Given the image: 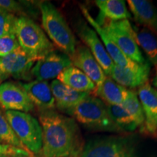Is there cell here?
I'll list each match as a JSON object with an SVG mask.
<instances>
[{
    "label": "cell",
    "instance_id": "obj_23",
    "mask_svg": "<svg viewBox=\"0 0 157 157\" xmlns=\"http://www.w3.org/2000/svg\"><path fill=\"white\" fill-rule=\"evenodd\" d=\"M107 109L111 120L122 132H132L139 128L132 117L121 105H107Z\"/></svg>",
    "mask_w": 157,
    "mask_h": 157
},
{
    "label": "cell",
    "instance_id": "obj_10",
    "mask_svg": "<svg viewBox=\"0 0 157 157\" xmlns=\"http://www.w3.org/2000/svg\"><path fill=\"white\" fill-rule=\"evenodd\" d=\"M71 66L73 65L69 56L55 50L37 60L31 68V74L37 80L48 81L57 78L63 71Z\"/></svg>",
    "mask_w": 157,
    "mask_h": 157
},
{
    "label": "cell",
    "instance_id": "obj_22",
    "mask_svg": "<svg viewBox=\"0 0 157 157\" xmlns=\"http://www.w3.org/2000/svg\"><path fill=\"white\" fill-rule=\"evenodd\" d=\"M135 31V40L148 58L149 63L157 68V36L148 29L132 25Z\"/></svg>",
    "mask_w": 157,
    "mask_h": 157
},
{
    "label": "cell",
    "instance_id": "obj_5",
    "mask_svg": "<svg viewBox=\"0 0 157 157\" xmlns=\"http://www.w3.org/2000/svg\"><path fill=\"white\" fill-rule=\"evenodd\" d=\"M80 157H140L134 135L97 137L85 143Z\"/></svg>",
    "mask_w": 157,
    "mask_h": 157
},
{
    "label": "cell",
    "instance_id": "obj_1",
    "mask_svg": "<svg viewBox=\"0 0 157 157\" xmlns=\"http://www.w3.org/2000/svg\"><path fill=\"white\" fill-rule=\"evenodd\" d=\"M43 157H80L85 143L81 129L73 118L55 110L40 111Z\"/></svg>",
    "mask_w": 157,
    "mask_h": 157
},
{
    "label": "cell",
    "instance_id": "obj_21",
    "mask_svg": "<svg viewBox=\"0 0 157 157\" xmlns=\"http://www.w3.org/2000/svg\"><path fill=\"white\" fill-rule=\"evenodd\" d=\"M95 3L101 11L99 17L102 18L118 21L132 17L126 3L122 0H97Z\"/></svg>",
    "mask_w": 157,
    "mask_h": 157
},
{
    "label": "cell",
    "instance_id": "obj_25",
    "mask_svg": "<svg viewBox=\"0 0 157 157\" xmlns=\"http://www.w3.org/2000/svg\"><path fill=\"white\" fill-rule=\"evenodd\" d=\"M0 144L9 145L16 148L27 150L13 132L6 117L5 112H4L3 110L1 109H0Z\"/></svg>",
    "mask_w": 157,
    "mask_h": 157
},
{
    "label": "cell",
    "instance_id": "obj_20",
    "mask_svg": "<svg viewBox=\"0 0 157 157\" xmlns=\"http://www.w3.org/2000/svg\"><path fill=\"white\" fill-rule=\"evenodd\" d=\"M128 90L111 77L106 76L101 85L96 88L95 92L96 95L107 105H121L126 99Z\"/></svg>",
    "mask_w": 157,
    "mask_h": 157
},
{
    "label": "cell",
    "instance_id": "obj_4",
    "mask_svg": "<svg viewBox=\"0 0 157 157\" xmlns=\"http://www.w3.org/2000/svg\"><path fill=\"white\" fill-rule=\"evenodd\" d=\"M15 34L20 48L36 61L55 50V46L44 31L29 17H17Z\"/></svg>",
    "mask_w": 157,
    "mask_h": 157
},
{
    "label": "cell",
    "instance_id": "obj_27",
    "mask_svg": "<svg viewBox=\"0 0 157 157\" xmlns=\"http://www.w3.org/2000/svg\"><path fill=\"white\" fill-rule=\"evenodd\" d=\"M19 47L15 34L0 36V58L7 56Z\"/></svg>",
    "mask_w": 157,
    "mask_h": 157
},
{
    "label": "cell",
    "instance_id": "obj_26",
    "mask_svg": "<svg viewBox=\"0 0 157 157\" xmlns=\"http://www.w3.org/2000/svg\"><path fill=\"white\" fill-rule=\"evenodd\" d=\"M17 17L13 13L0 9V36L15 34V25Z\"/></svg>",
    "mask_w": 157,
    "mask_h": 157
},
{
    "label": "cell",
    "instance_id": "obj_14",
    "mask_svg": "<svg viewBox=\"0 0 157 157\" xmlns=\"http://www.w3.org/2000/svg\"><path fill=\"white\" fill-rule=\"evenodd\" d=\"M71 60L74 66L81 70L95 83L96 88L101 85L106 77L95 57L85 45H76Z\"/></svg>",
    "mask_w": 157,
    "mask_h": 157
},
{
    "label": "cell",
    "instance_id": "obj_32",
    "mask_svg": "<svg viewBox=\"0 0 157 157\" xmlns=\"http://www.w3.org/2000/svg\"><path fill=\"white\" fill-rule=\"evenodd\" d=\"M18 157H36L34 156V155H33V156H18Z\"/></svg>",
    "mask_w": 157,
    "mask_h": 157
},
{
    "label": "cell",
    "instance_id": "obj_28",
    "mask_svg": "<svg viewBox=\"0 0 157 157\" xmlns=\"http://www.w3.org/2000/svg\"><path fill=\"white\" fill-rule=\"evenodd\" d=\"M0 154H5L10 157L28 156H33V154L25 149L16 148V147L9 146V145L0 144Z\"/></svg>",
    "mask_w": 157,
    "mask_h": 157
},
{
    "label": "cell",
    "instance_id": "obj_17",
    "mask_svg": "<svg viewBox=\"0 0 157 157\" xmlns=\"http://www.w3.org/2000/svg\"><path fill=\"white\" fill-rule=\"evenodd\" d=\"M50 87L55 99L56 107L65 113L90 95V93H81L71 89L58 79H54L51 82Z\"/></svg>",
    "mask_w": 157,
    "mask_h": 157
},
{
    "label": "cell",
    "instance_id": "obj_15",
    "mask_svg": "<svg viewBox=\"0 0 157 157\" xmlns=\"http://www.w3.org/2000/svg\"><path fill=\"white\" fill-rule=\"evenodd\" d=\"M80 9H81L82 14L84 15L87 22L92 25L93 29L96 31V33L101 38V40L103 42V46L105 47V50H106L111 60H113V63L117 64L118 66H122V67H134L136 66L137 63H135L131 59L127 58L119 50L117 45L108 36L106 32L102 28L101 25L98 24L95 20L93 18V17L90 15L87 9L84 5H80Z\"/></svg>",
    "mask_w": 157,
    "mask_h": 157
},
{
    "label": "cell",
    "instance_id": "obj_8",
    "mask_svg": "<svg viewBox=\"0 0 157 157\" xmlns=\"http://www.w3.org/2000/svg\"><path fill=\"white\" fill-rule=\"evenodd\" d=\"M35 62L20 47L7 56L0 58V84L10 77L30 79Z\"/></svg>",
    "mask_w": 157,
    "mask_h": 157
},
{
    "label": "cell",
    "instance_id": "obj_29",
    "mask_svg": "<svg viewBox=\"0 0 157 157\" xmlns=\"http://www.w3.org/2000/svg\"><path fill=\"white\" fill-rule=\"evenodd\" d=\"M0 9L13 13H23V7L21 3L13 0H0Z\"/></svg>",
    "mask_w": 157,
    "mask_h": 157
},
{
    "label": "cell",
    "instance_id": "obj_7",
    "mask_svg": "<svg viewBox=\"0 0 157 157\" xmlns=\"http://www.w3.org/2000/svg\"><path fill=\"white\" fill-rule=\"evenodd\" d=\"M95 21L127 58L140 64L146 61L137 44L135 31L128 20L112 21L98 17Z\"/></svg>",
    "mask_w": 157,
    "mask_h": 157
},
{
    "label": "cell",
    "instance_id": "obj_3",
    "mask_svg": "<svg viewBox=\"0 0 157 157\" xmlns=\"http://www.w3.org/2000/svg\"><path fill=\"white\" fill-rule=\"evenodd\" d=\"M66 113L90 129L122 133L111 120L106 104L95 96H87Z\"/></svg>",
    "mask_w": 157,
    "mask_h": 157
},
{
    "label": "cell",
    "instance_id": "obj_11",
    "mask_svg": "<svg viewBox=\"0 0 157 157\" xmlns=\"http://www.w3.org/2000/svg\"><path fill=\"white\" fill-rule=\"evenodd\" d=\"M21 84L5 82L0 84V109L5 111H15L29 113L34 110Z\"/></svg>",
    "mask_w": 157,
    "mask_h": 157
},
{
    "label": "cell",
    "instance_id": "obj_18",
    "mask_svg": "<svg viewBox=\"0 0 157 157\" xmlns=\"http://www.w3.org/2000/svg\"><path fill=\"white\" fill-rule=\"evenodd\" d=\"M127 4L135 22L157 36V8L154 4L146 0H128Z\"/></svg>",
    "mask_w": 157,
    "mask_h": 157
},
{
    "label": "cell",
    "instance_id": "obj_9",
    "mask_svg": "<svg viewBox=\"0 0 157 157\" xmlns=\"http://www.w3.org/2000/svg\"><path fill=\"white\" fill-rule=\"evenodd\" d=\"M75 27L78 37L83 41L85 46L95 57L104 74L109 76L114 63L109 57L96 31L90 27L83 20L78 21Z\"/></svg>",
    "mask_w": 157,
    "mask_h": 157
},
{
    "label": "cell",
    "instance_id": "obj_13",
    "mask_svg": "<svg viewBox=\"0 0 157 157\" xmlns=\"http://www.w3.org/2000/svg\"><path fill=\"white\" fill-rule=\"evenodd\" d=\"M150 71L151 63L148 60L144 63H137L134 67H122L113 64L109 77L123 87L133 89L148 82Z\"/></svg>",
    "mask_w": 157,
    "mask_h": 157
},
{
    "label": "cell",
    "instance_id": "obj_31",
    "mask_svg": "<svg viewBox=\"0 0 157 157\" xmlns=\"http://www.w3.org/2000/svg\"><path fill=\"white\" fill-rule=\"evenodd\" d=\"M0 157H10L7 155H5V154H0Z\"/></svg>",
    "mask_w": 157,
    "mask_h": 157
},
{
    "label": "cell",
    "instance_id": "obj_6",
    "mask_svg": "<svg viewBox=\"0 0 157 157\" xmlns=\"http://www.w3.org/2000/svg\"><path fill=\"white\" fill-rule=\"evenodd\" d=\"M12 129L23 146L31 154H41L42 131L40 123L30 113L21 111H5Z\"/></svg>",
    "mask_w": 157,
    "mask_h": 157
},
{
    "label": "cell",
    "instance_id": "obj_19",
    "mask_svg": "<svg viewBox=\"0 0 157 157\" xmlns=\"http://www.w3.org/2000/svg\"><path fill=\"white\" fill-rule=\"evenodd\" d=\"M57 78L68 87L81 93L90 94L96 90L95 83L81 70L74 66L64 69Z\"/></svg>",
    "mask_w": 157,
    "mask_h": 157
},
{
    "label": "cell",
    "instance_id": "obj_16",
    "mask_svg": "<svg viewBox=\"0 0 157 157\" xmlns=\"http://www.w3.org/2000/svg\"><path fill=\"white\" fill-rule=\"evenodd\" d=\"M21 85L34 107L38 108L39 111H52L55 109V99L50 84L48 82L36 79L27 83H21Z\"/></svg>",
    "mask_w": 157,
    "mask_h": 157
},
{
    "label": "cell",
    "instance_id": "obj_24",
    "mask_svg": "<svg viewBox=\"0 0 157 157\" xmlns=\"http://www.w3.org/2000/svg\"><path fill=\"white\" fill-rule=\"evenodd\" d=\"M121 106L126 110L129 114L132 117L141 130L144 124V114L136 93L133 90H128L126 99Z\"/></svg>",
    "mask_w": 157,
    "mask_h": 157
},
{
    "label": "cell",
    "instance_id": "obj_2",
    "mask_svg": "<svg viewBox=\"0 0 157 157\" xmlns=\"http://www.w3.org/2000/svg\"><path fill=\"white\" fill-rule=\"evenodd\" d=\"M42 27L51 42L60 52L71 57L75 52L76 40L63 15L50 2L39 4Z\"/></svg>",
    "mask_w": 157,
    "mask_h": 157
},
{
    "label": "cell",
    "instance_id": "obj_30",
    "mask_svg": "<svg viewBox=\"0 0 157 157\" xmlns=\"http://www.w3.org/2000/svg\"><path fill=\"white\" fill-rule=\"evenodd\" d=\"M153 84H154V85L157 88V71H156V76H154V80H153Z\"/></svg>",
    "mask_w": 157,
    "mask_h": 157
},
{
    "label": "cell",
    "instance_id": "obj_12",
    "mask_svg": "<svg viewBox=\"0 0 157 157\" xmlns=\"http://www.w3.org/2000/svg\"><path fill=\"white\" fill-rule=\"evenodd\" d=\"M137 97L144 114L143 132L154 137H157V90L147 82L138 87Z\"/></svg>",
    "mask_w": 157,
    "mask_h": 157
}]
</instances>
